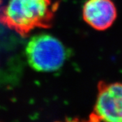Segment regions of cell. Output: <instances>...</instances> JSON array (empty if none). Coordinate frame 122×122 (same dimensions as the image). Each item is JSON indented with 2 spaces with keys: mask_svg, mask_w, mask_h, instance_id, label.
<instances>
[{
  "mask_svg": "<svg viewBox=\"0 0 122 122\" xmlns=\"http://www.w3.org/2000/svg\"><path fill=\"white\" fill-rule=\"evenodd\" d=\"M82 14L84 21L93 29L105 30L115 21L117 12L112 0H87Z\"/></svg>",
  "mask_w": 122,
  "mask_h": 122,
  "instance_id": "obj_4",
  "label": "cell"
},
{
  "mask_svg": "<svg viewBox=\"0 0 122 122\" xmlns=\"http://www.w3.org/2000/svg\"><path fill=\"white\" fill-rule=\"evenodd\" d=\"M58 5L52 0H9L0 8V23L26 37L36 28H51Z\"/></svg>",
  "mask_w": 122,
  "mask_h": 122,
  "instance_id": "obj_1",
  "label": "cell"
},
{
  "mask_svg": "<svg viewBox=\"0 0 122 122\" xmlns=\"http://www.w3.org/2000/svg\"><path fill=\"white\" fill-rule=\"evenodd\" d=\"M25 52L29 65L39 72L59 69L66 58L65 46L55 37L46 33L32 37L26 45Z\"/></svg>",
  "mask_w": 122,
  "mask_h": 122,
  "instance_id": "obj_2",
  "label": "cell"
},
{
  "mask_svg": "<svg viewBox=\"0 0 122 122\" xmlns=\"http://www.w3.org/2000/svg\"><path fill=\"white\" fill-rule=\"evenodd\" d=\"M1 0H0V4H1Z\"/></svg>",
  "mask_w": 122,
  "mask_h": 122,
  "instance_id": "obj_5",
  "label": "cell"
},
{
  "mask_svg": "<svg viewBox=\"0 0 122 122\" xmlns=\"http://www.w3.org/2000/svg\"><path fill=\"white\" fill-rule=\"evenodd\" d=\"M91 122H122V83L100 81Z\"/></svg>",
  "mask_w": 122,
  "mask_h": 122,
  "instance_id": "obj_3",
  "label": "cell"
}]
</instances>
